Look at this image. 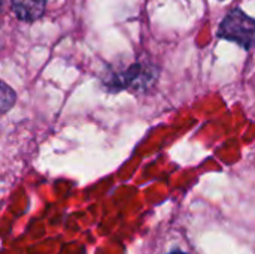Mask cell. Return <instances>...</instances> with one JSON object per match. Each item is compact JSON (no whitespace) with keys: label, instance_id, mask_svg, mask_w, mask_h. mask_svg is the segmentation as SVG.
<instances>
[{"label":"cell","instance_id":"277c9868","mask_svg":"<svg viewBox=\"0 0 255 254\" xmlns=\"http://www.w3.org/2000/svg\"><path fill=\"white\" fill-rule=\"evenodd\" d=\"M0 96H1V99H0V109H1V114H6L15 105L16 93L6 82H1L0 84Z\"/></svg>","mask_w":255,"mask_h":254},{"label":"cell","instance_id":"7a4b0ae2","mask_svg":"<svg viewBox=\"0 0 255 254\" xmlns=\"http://www.w3.org/2000/svg\"><path fill=\"white\" fill-rule=\"evenodd\" d=\"M220 40H229L245 51L255 48V18L241 7H233L220 22L217 30Z\"/></svg>","mask_w":255,"mask_h":254},{"label":"cell","instance_id":"6da1fadb","mask_svg":"<svg viewBox=\"0 0 255 254\" xmlns=\"http://www.w3.org/2000/svg\"><path fill=\"white\" fill-rule=\"evenodd\" d=\"M158 76V66L146 58H137L128 64H109L100 76V84L109 94L128 91L140 96L154 88Z\"/></svg>","mask_w":255,"mask_h":254},{"label":"cell","instance_id":"3957f363","mask_svg":"<svg viewBox=\"0 0 255 254\" xmlns=\"http://www.w3.org/2000/svg\"><path fill=\"white\" fill-rule=\"evenodd\" d=\"M46 3L48 0H10V9L19 21L31 24L45 15Z\"/></svg>","mask_w":255,"mask_h":254},{"label":"cell","instance_id":"5b68a950","mask_svg":"<svg viewBox=\"0 0 255 254\" xmlns=\"http://www.w3.org/2000/svg\"><path fill=\"white\" fill-rule=\"evenodd\" d=\"M169 254H187V253H184V252H181V250H173V252H170Z\"/></svg>","mask_w":255,"mask_h":254},{"label":"cell","instance_id":"8992f818","mask_svg":"<svg viewBox=\"0 0 255 254\" xmlns=\"http://www.w3.org/2000/svg\"><path fill=\"white\" fill-rule=\"evenodd\" d=\"M220 1H226V0H220Z\"/></svg>","mask_w":255,"mask_h":254}]
</instances>
